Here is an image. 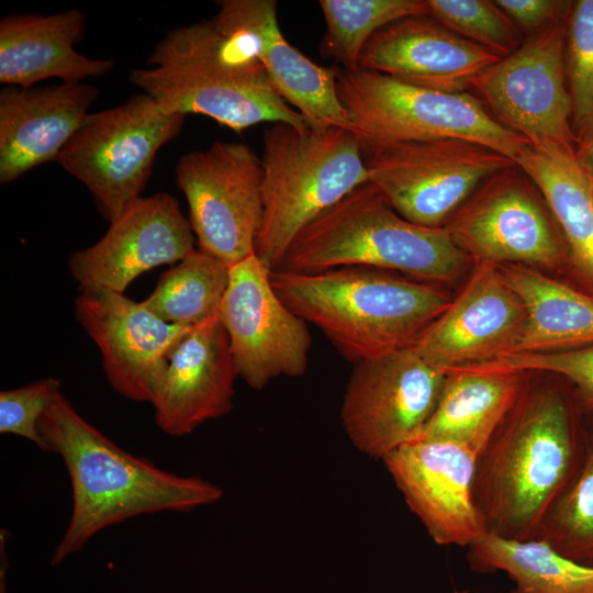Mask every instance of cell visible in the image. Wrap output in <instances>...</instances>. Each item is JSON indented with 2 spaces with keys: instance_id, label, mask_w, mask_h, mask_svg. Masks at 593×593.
<instances>
[{
  "instance_id": "obj_1",
  "label": "cell",
  "mask_w": 593,
  "mask_h": 593,
  "mask_svg": "<svg viewBox=\"0 0 593 593\" xmlns=\"http://www.w3.org/2000/svg\"><path fill=\"white\" fill-rule=\"evenodd\" d=\"M574 388L524 383L485 447L472 485L485 533L536 539L583 461L588 424Z\"/></svg>"
},
{
  "instance_id": "obj_2",
  "label": "cell",
  "mask_w": 593,
  "mask_h": 593,
  "mask_svg": "<svg viewBox=\"0 0 593 593\" xmlns=\"http://www.w3.org/2000/svg\"><path fill=\"white\" fill-rule=\"evenodd\" d=\"M38 433L45 451L63 459L72 494L53 566L108 527L141 515L191 511L223 496L222 488L211 481L166 471L124 450L86 421L61 392L41 416Z\"/></svg>"
},
{
  "instance_id": "obj_3",
  "label": "cell",
  "mask_w": 593,
  "mask_h": 593,
  "mask_svg": "<svg viewBox=\"0 0 593 593\" xmlns=\"http://www.w3.org/2000/svg\"><path fill=\"white\" fill-rule=\"evenodd\" d=\"M147 65L128 79L169 112L202 114L238 134L264 122L310 126L276 90L248 36L213 20L169 31Z\"/></svg>"
},
{
  "instance_id": "obj_4",
  "label": "cell",
  "mask_w": 593,
  "mask_h": 593,
  "mask_svg": "<svg viewBox=\"0 0 593 593\" xmlns=\"http://www.w3.org/2000/svg\"><path fill=\"white\" fill-rule=\"evenodd\" d=\"M270 282L294 314L355 365L412 347L452 300L435 284L368 267L276 269Z\"/></svg>"
},
{
  "instance_id": "obj_5",
  "label": "cell",
  "mask_w": 593,
  "mask_h": 593,
  "mask_svg": "<svg viewBox=\"0 0 593 593\" xmlns=\"http://www.w3.org/2000/svg\"><path fill=\"white\" fill-rule=\"evenodd\" d=\"M468 259L445 227L405 220L367 182L303 227L278 269L317 272L368 267L448 282L461 273Z\"/></svg>"
},
{
  "instance_id": "obj_6",
  "label": "cell",
  "mask_w": 593,
  "mask_h": 593,
  "mask_svg": "<svg viewBox=\"0 0 593 593\" xmlns=\"http://www.w3.org/2000/svg\"><path fill=\"white\" fill-rule=\"evenodd\" d=\"M264 216L255 254L280 268L293 238L310 222L369 182L355 134L337 126L272 123L264 132Z\"/></svg>"
},
{
  "instance_id": "obj_7",
  "label": "cell",
  "mask_w": 593,
  "mask_h": 593,
  "mask_svg": "<svg viewBox=\"0 0 593 593\" xmlns=\"http://www.w3.org/2000/svg\"><path fill=\"white\" fill-rule=\"evenodd\" d=\"M337 94L363 156L409 142L459 138L517 163L532 143L500 123L469 92L414 86L381 72L340 67Z\"/></svg>"
},
{
  "instance_id": "obj_8",
  "label": "cell",
  "mask_w": 593,
  "mask_h": 593,
  "mask_svg": "<svg viewBox=\"0 0 593 593\" xmlns=\"http://www.w3.org/2000/svg\"><path fill=\"white\" fill-rule=\"evenodd\" d=\"M184 119L138 93L89 113L55 161L89 190L112 223L141 198L157 153L180 133Z\"/></svg>"
},
{
  "instance_id": "obj_9",
  "label": "cell",
  "mask_w": 593,
  "mask_h": 593,
  "mask_svg": "<svg viewBox=\"0 0 593 593\" xmlns=\"http://www.w3.org/2000/svg\"><path fill=\"white\" fill-rule=\"evenodd\" d=\"M365 163L369 182L401 216L433 228L444 227L485 179L516 165L459 138L396 144L366 156Z\"/></svg>"
},
{
  "instance_id": "obj_10",
  "label": "cell",
  "mask_w": 593,
  "mask_h": 593,
  "mask_svg": "<svg viewBox=\"0 0 593 593\" xmlns=\"http://www.w3.org/2000/svg\"><path fill=\"white\" fill-rule=\"evenodd\" d=\"M261 159L242 142H214L183 155L176 183L199 248L228 267L255 253L264 216Z\"/></svg>"
},
{
  "instance_id": "obj_11",
  "label": "cell",
  "mask_w": 593,
  "mask_h": 593,
  "mask_svg": "<svg viewBox=\"0 0 593 593\" xmlns=\"http://www.w3.org/2000/svg\"><path fill=\"white\" fill-rule=\"evenodd\" d=\"M444 227L479 262L553 269L569 262L545 199L517 165L485 179Z\"/></svg>"
},
{
  "instance_id": "obj_12",
  "label": "cell",
  "mask_w": 593,
  "mask_h": 593,
  "mask_svg": "<svg viewBox=\"0 0 593 593\" xmlns=\"http://www.w3.org/2000/svg\"><path fill=\"white\" fill-rule=\"evenodd\" d=\"M567 19L529 34L471 83L489 112L533 145L575 144L566 69Z\"/></svg>"
},
{
  "instance_id": "obj_13",
  "label": "cell",
  "mask_w": 593,
  "mask_h": 593,
  "mask_svg": "<svg viewBox=\"0 0 593 593\" xmlns=\"http://www.w3.org/2000/svg\"><path fill=\"white\" fill-rule=\"evenodd\" d=\"M446 374L412 347L356 363L340 406L354 447L383 460L414 440L436 407Z\"/></svg>"
},
{
  "instance_id": "obj_14",
  "label": "cell",
  "mask_w": 593,
  "mask_h": 593,
  "mask_svg": "<svg viewBox=\"0 0 593 593\" xmlns=\"http://www.w3.org/2000/svg\"><path fill=\"white\" fill-rule=\"evenodd\" d=\"M217 318L225 328L238 377L253 389L301 377L312 338L306 322L277 295L270 269L254 253L230 267Z\"/></svg>"
},
{
  "instance_id": "obj_15",
  "label": "cell",
  "mask_w": 593,
  "mask_h": 593,
  "mask_svg": "<svg viewBox=\"0 0 593 593\" xmlns=\"http://www.w3.org/2000/svg\"><path fill=\"white\" fill-rule=\"evenodd\" d=\"M194 234L177 200L159 192L137 199L92 246L68 266L81 292L123 293L142 273L179 262L193 251Z\"/></svg>"
},
{
  "instance_id": "obj_16",
  "label": "cell",
  "mask_w": 593,
  "mask_h": 593,
  "mask_svg": "<svg viewBox=\"0 0 593 593\" xmlns=\"http://www.w3.org/2000/svg\"><path fill=\"white\" fill-rule=\"evenodd\" d=\"M477 456L451 441L413 440L382 460L438 545L469 547L485 533L472 495Z\"/></svg>"
},
{
  "instance_id": "obj_17",
  "label": "cell",
  "mask_w": 593,
  "mask_h": 593,
  "mask_svg": "<svg viewBox=\"0 0 593 593\" xmlns=\"http://www.w3.org/2000/svg\"><path fill=\"white\" fill-rule=\"evenodd\" d=\"M75 315L98 346L110 385L136 402H152L164 357L194 327L168 323L143 301L109 290L81 292Z\"/></svg>"
},
{
  "instance_id": "obj_18",
  "label": "cell",
  "mask_w": 593,
  "mask_h": 593,
  "mask_svg": "<svg viewBox=\"0 0 593 593\" xmlns=\"http://www.w3.org/2000/svg\"><path fill=\"white\" fill-rule=\"evenodd\" d=\"M525 309L499 266L480 261L465 288L412 348L445 371L493 360L513 346Z\"/></svg>"
},
{
  "instance_id": "obj_19",
  "label": "cell",
  "mask_w": 593,
  "mask_h": 593,
  "mask_svg": "<svg viewBox=\"0 0 593 593\" xmlns=\"http://www.w3.org/2000/svg\"><path fill=\"white\" fill-rule=\"evenodd\" d=\"M236 377L228 336L217 316L194 326L164 357L150 402L157 426L181 437L228 414Z\"/></svg>"
},
{
  "instance_id": "obj_20",
  "label": "cell",
  "mask_w": 593,
  "mask_h": 593,
  "mask_svg": "<svg viewBox=\"0 0 593 593\" xmlns=\"http://www.w3.org/2000/svg\"><path fill=\"white\" fill-rule=\"evenodd\" d=\"M214 24L223 32L248 36L279 94L313 128L349 130L337 94L338 66H320L292 46L282 35L275 0L219 1Z\"/></svg>"
},
{
  "instance_id": "obj_21",
  "label": "cell",
  "mask_w": 593,
  "mask_h": 593,
  "mask_svg": "<svg viewBox=\"0 0 593 593\" xmlns=\"http://www.w3.org/2000/svg\"><path fill=\"white\" fill-rule=\"evenodd\" d=\"M501 59L452 33L429 15L400 19L372 35L358 68L445 92H466L473 79Z\"/></svg>"
},
{
  "instance_id": "obj_22",
  "label": "cell",
  "mask_w": 593,
  "mask_h": 593,
  "mask_svg": "<svg viewBox=\"0 0 593 593\" xmlns=\"http://www.w3.org/2000/svg\"><path fill=\"white\" fill-rule=\"evenodd\" d=\"M98 94L96 87L83 82L5 86L0 91V182L55 161Z\"/></svg>"
},
{
  "instance_id": "obj_23",
  "label": "cell",
  "mask_w": 593,
  "mask_h": 593,
  "mask_svg": "<svg viewBox=\"0 0 593 593\" xmlns=\"http://www.w3.org/2000/svg\"><path fill=\"white\" fill-rule=\"evenodd\" d=\"M86 14L70 9L51 15L9 14L0 21V82L22 88L45 79L82 82L101 77L112 59L89 58L75 48L85 34Z\"/></svg>"
},
{
  "instance_id": "obj_24",
  "label": "cell",
  "mask_w": 593,
  "mask_h": 593,
  "mask_svg": "<svg viewBox=\"0 0 593 593\" xmlns=\"http://www.w3.org/2000/svg\"><path fill=\"white\" fill-rule=\"evenodd\" d=\"M525 309V323L504 354L555 353L593 346V295L523 265H497Z\"/></svg>"
},
{
  "instance_id": "obj_25",
  "label": "cell",
  "mask_w": 593,
  "mask_h": 593,
  "mask_svg": "<svg viewBox=\"0 0 593 593\" xmlns=\"http://www.w3.org/2000/svg\"><path fill=\"white\" fill-rule=\"evenodd\" d=\"M516 165L539 189L561 234L569 264L593 292V199L574 146L532 144Z\"/></svg>"
},
{
  "instance_id": "obj_26",
  "label": "cell",
  "mask_w": 593,
  "mask_h": 593,
  "mask_svg": "<svg viewBox=\"0 0 593 593\" xmlns=\"http://www.w3.org/2000/svg\"><path fill=\"white\" fill-rule=\"evenodd\" d=\"M522 374L448 371L436 407L414 440L451 441L479 454L515 403L525 380Z\"/></svg>"
},
{
  "instance_id": "obj_27",
  "label": "cell",
  "mask_w": 593,
  "mask_h": 593,
  "mask_svg": "<svg viewBox=\"0 0 593 593\" xmlns=\"http://www.w3.org/2000/svg\"><path fill=\"white\" fill-rule=\"evenodd\" d=\"M470 569L506 573L508 593H593V566L569 559L539 539L513 540L484 533L468 547Z\"/></svg>"
},
{
  "instance_id": "obj_28",
  "label": "cell",
  "mask_w": 593,
  "mask_h": 593,
  "mask_svg": "<svg viewBox=\"0 0 593 593\" xmlns=\"http://www.w3.org/2000/svg\"><path fill=\"white\" fill-rule=\"evenodd\" d=\"M228 275L227 265L198 248L164 272L143 303L168 323L195 326L217 316Z\"/></svg>"
},
{
  "instance_id": "obj_29",
  "label": "cell",
  "mask_w": 593,
  "mask_h": 593,
  "mask_svg": "<svg viewBox=\"0 0 593 593\" xmlns=\"http://www.w3.org/2000/svg\"><path fill=\"white\" fill-rule=\"evenodd\" d=\"M326 32L321 53L344 69L358 68L367 42L382 27L407 16L429 15L427 0H321Z\"/></svg>"
},
{
  "instance_id": "obj_30",
  "label": "cell",
  "mask_w": 593,
  "mask_h": 593,
  "mask_svg": "<svg viewBox=\"0 0 593 593\" xmlns=\"http://www.w3.org/2000/svg\"><path fill=\"white\" fill-rule=\"evenodd\" d=\"M536 539L569 559L593 566V425H588L581 467L547 514Z\"/></svg>"
},
{
  "instance_id": "obj_31",
  "label": "cell",
  "mask_w": 593,
  "mask_h": 593,
  "mask_svg": "<svg viewBox=\"0 0 593 593\" xmlns=\"http://www.w3.org/2000/svg\"><path fill=\"white\" fill-rule=\"evenodd\" d=\"M429 16L452 33L505 57L524 42L522 31L490 0H427Z\"/></svg>"
},
{
  "instance_id": "obj_32",
  "label": "cell",
  "mask_w": 593,
  "mask_h": 593,
  "mask_svg": "<svg viewBox=\"0 0 593 593\" xmlns=\"http://www.w3.org/2000/svg\"><path fill=\"white\" fill-rule=\"evenodd\" d=\"M566 69L577 138L593 125V0L572 3L566 29Z\"/></svg>"
},
{
  "instance_id": "obj_33",
  "label": "cell",
  "mask_w": 593,
  "mask_h": 593,
  "mask_svg": "<svg viewBox=\"0 0 593 593\" xmlns=\"http://www.w3.org/2000/svg\"><path fill=\"white\" fill-rule=\"evenodd\" d=\"M467 368L557 374L574 388L583 409L593 412V346L555 353L507 354Z\"/></svg>"
},
{
  "instance_id": "obj_34",
  "label": "cell",
  "mask_w": 593,
  "mask_h": 593,
  "mask_svg": "<svg viewBox=\"0 0 593 593\" xmlns=\"http://www.w3.org/2000/svg\"><path fill=\"white\" fill-rule=\"evenodd\" d=\"M61 383L56 378L35 382L0 392V433L23 437L42 451L45 445L38 433V422L54 398L60 392Z\"/></svg>"
},
{
  "instance_id": "obj_35",
  "label": "cell",
  "mask_w": 593,
  "mask_h": 593,
  "mask_svg": "<svg viewBox=\"0 0 593 593\" xmlns=\"http://www.w3.org/2000/svg\"><path fill=\"white\" fill-rule=\"evenodd\" d=\"M519 30L530 34L550 23L569 16L572 1L560 0H496L494 1Z\"/></svg>"
},
{
  "instance_id": "obj_36",
  "label": "cell",
  "mask_w": 593,
  "mask_h": 593,
  "mask_svg": "<svg viewBox=\"0 0 593 593\" xmlns=\"http://www.w3.org/2000/svg\"><path fill=\"white\" fill-rule=\"evenodd\" d=\"M574 152L582 169L593 177V125L577 136Z\"/></svg>"
},
{
  "instance_id": "obj_37",
  "label": "cell",
  "mask_w": 593,
  "mask_h": 593,
  "mask_svg": "<svg viewBox=\"0 0 593 593\" xmlns=\"http://www.w3.org/2000/svg\"><path fill=\"white\" fill-rule=\"evenodd\" d=\"M588 178H589L590 190H591V194L593 199V177L588 175Z\"/></svg>"
},
{
  "instance_id": "obj_38",
  "label": "cell",
  "mask_w": 593,
  "mask_h": 593,
  "mask_svg": "<svg viewBox=\"0 0 593 593\" xmlns=\"http://www.w3.org/2000/svg\"><path fill=\"white\" fill-rule=\"evenodd\" d=\"M454 593H468L467 591H455Z\"/></svg>"
}]
</instances>
